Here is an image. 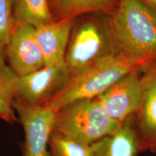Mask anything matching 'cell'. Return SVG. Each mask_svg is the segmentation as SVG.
<instances>
[{
	"label": "cell",
	"instance_id": "cell-1",
	"mask_svg": "<svg viewBox=\"0 0 156 156\" xmlns=\"http://www.w3.org/2000/svg\"><path fill=\"white\" fill-rule=\"evenodd\" d=\"M142 64L144 63L122 52H112L72 76L44 106L56 113L70 103L94 98Z\"/></svg>",
	"mask_w": 156,
	"mask_h": 156
},
{
	"label": "cell",
	"instance_id": "cell-4",
	"mask_svg": "<svg viewBox=\"0 0 156 156\" xmlns=\"http://www.w3.org/2000/svg\"><path fill=\"white\" fill-rule=\"evenodd\" d=\"M72 30L64 62L71 76L114 51H109V38L103 25L92 16L82 15Z\"/></svg>",
	"mask_w": 156,
	"mask_h": 156
},
{
	"label": "cell",
	"instance_id": "cell-5",
	"mask_svg": "<svg viewBox=\"0 0 156 156\" xmlns=\"http://www.w3.org/2000/svg\"><path fill=\"white\" fill-rule=\"evenodd\" d=\"M13 106L24 129L23 156H48L56 113L45 106H32L15 98Z\"/></svg>",
	"mask_w": 156,
	"mask_h": 156
},
{
	"label": "cell",
	"instance_id": "cell-3",
	"mask_svg": "<svg viewBox=\"0 0 156 156\" xmlns=\"http://www.w3.org/2000/svg\"><path fill=\"white\" fill-rule=\"evenodd\" d=\"M120 125L107 114L97 98H94L70 103L56 112L53 132L92 145L114 134Z\"/></svg>",
	"mask_w": 156,
	"mask_h": 156
},
{
	"label": "cell",
	"instance_id": "cell-9",
	"mask_svg": "<svg viewBox=\"0 0 156 156\" xmlns=\"http://www.w3.org/2000/svg\"><path fill=\"white\" fill-rule=\"evenodd\" d=\"M134 126L139 152H156V69L142 78V95Z\"/></svg>",
	"mask_w": 156,
	"mask_h": 156
},
{
	"label": "cell",
	"instance_id": "cell-17",
	"mask_svg": "<svg viewBox=\"0 0 156 156\" xmlns=\"http://www.w3.org/2000/svg\"><path fill=\"white\" fill-rule=\"evenodd\" d=\"M140 1L145 4L150 8L156 12V0H140Z\"/></svg>",
	"mask_w": 156,
	"mask_h": 156
},
{
	"label": "cell",
	"instance_id": "cell-10",
	"mask_svg": "<svg viewBox=\"0 0 156 156\" xmlns=\"http://www.w3.org/2000/svg\"><path fill=\"white\" fill-rule=\"evenodd\" d=\"M75 19L52 20L35 28V36L44 56L45 66L64 62Z\"/></svg>",
	"mask_w": 156,
	"mask_h": 156
},
{
	"label": "cell",
	"instance_id": "cell-2",
	"mask_svg": "<svg viewBox=\"0 0 156 156\" xmlns=\"http://www.w3.org/2000/svg\"><path fill=\"white\" fill-rule=\"evenodd\" d=\"M112 33L120 51L142 62L156 59V12L140 0H119Z\"/></svg>",
	"mask_w": 156,
	"mask_h": 156
},
{
	"label": "cell",
	"instance_id": "cell-16",
	"mask_svg": "<svg viewBox=\"0 0 156 156\" xmlns=\"http://www.w3.org/2000/svg\"><path fill=\"white\" fill-rule=\"evenodd\" d=\"M15 27L13 0H0V45L6 47Z\"/></svg>",
	"mask_w": 156,
	"mask_h": 156
},
{
	"label": "cell",
	"instance_id": "cell-15",
	"mask_svg": "<svg viewBox=\"0 0 156 156\" xmlns=\"http://www.w3.org/2000/svg\"><path fill=\"white\" fill-rule=\"evenodd\" d=\"M48 156H94L92 145L75 142L52 132L48 142Z\"/></svg>",
	"mask_w": 156,
	"mask_h": 156
},
{
	"label": "cell",
	"instance_id": "cell-6",
	"mask_svg": "<svg viewBox=\"0 0 156 156\" xmlns=\"http://www.w3.org/2000/svg\"><path fill=\"white\" fill-rule=\"evenodd\" d=\"M72 76L65 62L18 77L15 88V98L32 106L44 105L63 87Z\"/></svg>",
	"mask_w": 156,
	"mask_h": 156
},
{
	"label": "cell",
	"instance_id": "cell-18",
	"mask_svg": "<svg viewBox=\"0 0 156 156\" xmlns=\"http://www.w3.org/2000/svg\"><path fill=\"white\" fill-rule=\"evenodd\" d=\"M50 1V4H51V6L54 5V2L56 1V0H49Z\"/></svg>",
	"mask_w": 156,
	"mask_h": 156
},
{
	"label": "cell",
	"instance_id": "cell-11",
	"mask_svg": "<svg viewBox=\"0 0 156 156\" xmlns=\"http://www.w3.org/2000/svg\"><path fill=\"white\" fill-rule=\"evenodd\" d=\"M94 156H136L139 152L133 116L121 124L114 134L93 145Z\"/></svg>",
	"mask_w": 156,
	"mask_h": 156
},
{
	"label": "cell",
	"instance_id": "cell-8",
	"mask_svg": "<svg viewBox=\"0 0 156 156\" xmlns=\"http://www.w3.org/2000/svg\"><path fill=\"white\" fill-rule=\"evenodd\" d=\"M142 95V78L136 69L124 76L96 98L107 114L122 124L137 112Z\"/></svg>",
	"mask_w": 156,
	"mask_h": 156
},
{
	"label": "cell",
	"instance_id": "cell-13",
	"mask_svg": "<svg viewBox=\"0 0 156 156\" xmlns=\"http://www.w3.org/2000/svg\"><path fill=\"white\" fill-rule=\"evenodd\" d=\"M5 50L0 45V119L12 124L17 119L13 106L17 76L6 63Z\"/></svg>",
	"mask_w": 156,
	"mask_h": 156
},
{
	"label": "cell",
	"instance_id": "cell-14",
	"mask_svg": "<svg viewBox=\"0 0 156 156\" xmlns=\"http://www.w3.org/2000/svg\"><path fill=\"white\" fill-rule=\"evenodd\" d=\"M15 25L27 23L36 28L53 20L49 0H13Z\"/></svg>",
	"mask_w": 156,
	"mask_h": 156
},
{
	"label": "cell",
	"instance_id": "cell-7",
	"mask_svg": "<svg viewBox=\"0 0 156 156\" xmlns=\"http://www.w3.org/2000/svg\"><path fill=\"white\" fill-rule=\"evenodd\" d=\"M5 54L7 64L18 77L45 67L44 56L35 36V27L27 23L15 25Z\"/></svg>",
	"mask_w": 156,
	"mask_h": 156
},
{
	"label": "cell",
	"instance_id": "cell-12",
	"mask_svg": "<svg viewBox=\"0 0 156 156\" xmlns=\"http://www.w3.org/2000/svg\"><path fill=\"white\" fill-rule=\"evenodd\" d=\"M118 0H56L51 6L53 20L75 19L82 15L107 12Z\"/></svg>",
	"mask_w": 156,
	"mask_h": 156
}]
</instances>
